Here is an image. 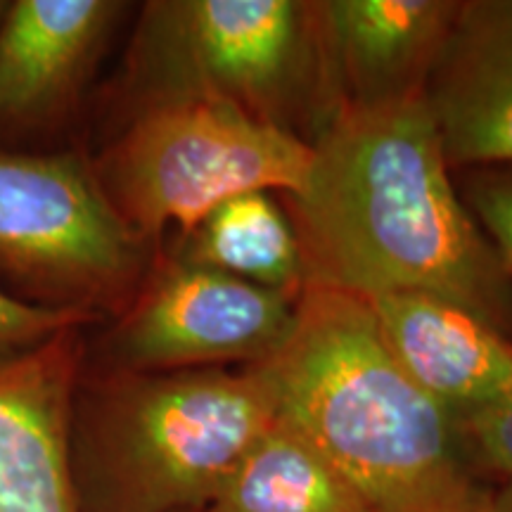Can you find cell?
<instances>
[{
    "label": "cell",
    "instance_id": "cell-11",
    "mask_svg": "<svg viewBox=\"0 0 512 512\" xmlns=\"http://www.w3.org/2000/svg\"><path fill=\"white\" fill-rule=\"evenodd\" d=\"M425 100L451 169L512 164V0H460Z\"/></svg>",
    "mask_w": 512,
    "mask_h": 512
},
{
    "label": "cell",
    "instance_id": "cell-7",
    "mask_svg": "<svg viewBox=\"0 0 512 512\" xmlns=\"http://www.w3.org/2000/svg\"><path fill=\"white\" fill-rule=\"evenodd\" d=\"M297 299L245 283L176 252L157 254L105 332H86L83 368L119 373L256 366L294 323Z\"/></svg>",
    "mask_w": 512,
    "mask_h": 512
},
{
    "label": "cell",
    "instance_id": "cell-10",
    "mask_svg": "<svg viewBox=\"0 0 512 512\" xmlns=\"http://www.w3.org/2000/svg\"><path fill=\"white\" fill-rule=\"evenodd\" d=\"M91 328H67L0 363V512H79L67 422Z\"/></svg>",
    "mask_w": 512,
    "mask_h": 512
},
{
    "label": "cell",
    "instance_id": "cell-12",
    "mask_svg": "<svg viewBox=\"0 0 512 512\" xmlns=\"http://www.w3.org/2000/svg\"><path fill=\"white\" fill-rule=\"evenodd\" d=\"M366 302L401 368L456 418L512 392V337L475 311L427 292Z\"/></svg>",
    "mask_w": 512,
    "mask_h": 512
},
{
    "label": "cell",
    "instance_id": "cell-2",
    "mask_svg": "<svg viewBox=\"0 0 512 512\" xmlns=\"http://www.w3.org/2000/svg\"><path fill=\"white\" fill-rule=\"evenodd\" d=\"M252 368L275 420L318 448L377 512H477L494 498L456 415L401 368L366 299L309 285L290 335Z\"/></svg>",
    "mask_w": 512,
    "mask_h": 512
},
{
    "label": "cell",
    "instance_id": "cell-15",
    "mask_svg": "<svg viewBox=\"0 0 512 512\" xmlns=\"http://www.w3.org/2000/svg\"><path fill=\"white\" fill-rule=\"evenodd\" d=\"M472 467L486 484H512V392L456 418Z\"/></svg>",
    "mask_w": 512,
    "mask_h": 512
},
{
    "label": "cell",
    "instance_id": "cell-16",
    "mask_svg": "<svg viewBox=\"0 0 512 512\" xmlns=\"http://www.w3.org/2000/svg\"><path fill=\"white\" fill-rule=\"evenodd\" d=\"M460 197L512 278V164L467 169Z\"/></svg>",
    "mask_w": 512,
    "mask_h": 512
},
{
    "label": "cell",
    "instance_id": "cell-4",
    "mask_svg": "<svg viewBox=\"0 0 512 512\" xmlns=\"http://www.w3.org/2000/svg\"><path fill=\"white\" fill-rule=\"evenodd\" d=\"M121 93L126 112L171 98L223 100L299 138L309 121L311 140L330 114L313 3H145Z\"/></svg>",
    "mask_w": 512,
    "mask_h": 512
},
{
    "label": "cell",
    "instance_id": "cell-17",
    "mask_svg": "<svg viewBox=\"0 0 512 512\" xmlns=\"http://www.w3.org/2000/svg\"><path fill=\"white\" fill-rule=\"evenodd\" d=\"M95 323H100V320L83 316V313L50 311L24 304L0 290V363L27 354L38 344L55 337L57 332L76 328V325L91 328Z\"/></svg>",
    "mask_w": 512,
    "mask_h": 512
},
{
    "label": "cell",
    "instance_id": "cell-5",
    "mask_svg": "<svg viewBox=\"0 0 512 512\" xmlns=\"http://www.w3.org/2000/svg\"><path fill=\"white\" fill-rule=\"evenodd\" d=\"M119 136L93 162L126 226L157 245L190 233L242 192L292 195L309 169V140L211 98H171L126 112Z\"/></svg>",
    "mask_w": 512,
    "mask_h": 512
},
{
    "label": "cell",
    "instance_id": "cell-20",
    "mask_svg": "<svg viewBox=\"0 0 512 512\" xmlns=\"http://www.w3.org/2000/svg\"><path fill=\"white\" fill-rule=\"evenodd\" d=\"M8 3H10V0H0V19H3L5 10H8Z\"/></svg>",
    "mask_w": 512,
    "mask_h": 512
},
{
    "label": "cell",
    "instance_id": "cell-19",
    "mask_svg": "<svg viewBox=\"0 0 512 512\" xmlns=\"http://www.w3.org/2000/svg\"><path fill=\"white\" fill-rule=\"evenodd\" d=\"M477 512H505V508H503V505H501V501H498V496L494 494V498H491V503L486 505V508L477 510Z\"/></svg>",
    "mask_w": 512,
    "mask_h": 512
},
{
    "label": "cell",
    "instance_id": "cell-6",
    "mask_svg": "<svg viewBox=\"0 0 512 512\" xmlns=\"http://www.w3.org/2000/svg\"><path fill=\"white\" fill-rule=\"evenodd\" d=\"M152 245L117 214L76 150H0V290L95 320L124 311Z\"/></svg>",
    "mask_w": 512,
    "mask_h": 512
},
{
    "label": "cell",
    "instance_id": "cell-14",
    "mask_svg": "<svg viewBox=\"0 0 512 512\" xmlns=\"http://www.w3.org/2000/svg\"><path fill=\"white\" fill-rule=\"evenodd\" d=\"M207 512H377L318 448L273 420Z\"/></svg>",
    "mask_w": 512,
    "mask_h": 512
},
{
    "label": "cell",
    "instance_id": "cell-8",
    "mask_svg": "<svg viewBox=\"0 0 512 512\" xmlns=\"http://www.w3.org/2000/svg\"><path fill=\"white\" fill-rule=\"evenodd\" d=\"M128 3L10 0L0 19V138L57 131L79 107Z\"/></svg>",
    "mask_w": 512,
    "mask_h": 512
},
{
    "label": "cell",
    "instance_id": "cell-1",
    "mask_svg": "<svg viewBox=\"0 0 512 512\" xmlns=\"http://www.w3.org/2000/svg\"><path fill=\"white\" fill-rule=\"evenodd\" d=\"M309 145L285 195L309 285L437 294L512 337V278L453 183L425 95L335 107Z\"/></svg>",
    "mask_w": 512,
    "mask_h": 512
},
{
    "label": "cell",
    "instance_id": "cell-3",
    "mask_svg": "<svg viewBox=\"0 0 512 512\" xmlns=\"http://www.w3.org/2000/svg\"><path fill=\"white\" fill-rule=\"evenodd\" d=\"M275 420L252 366L169 373L83 368L67 422L79 512H207Z\"/></svg>",
    "mask_w": 512,
    "mask_h": 512
},
{
    "label": "cell",
    "instance_id": "cell-13",
    "mask_svg": "<svg viewBox=\"0 0 512 512\" xmlns=\"http://www.w3.org/2000/svg\"><path fill=\"white\" fill-rule=\"evenodd\" d=\"M171 252L292 299L309 285L290 211L271 190L242 192L221 202L181 235Z\"/></svg>",
    "mask_w": 512,
    "mask_h": 512
},
{
    "label": "cell",
    "instance_id": "cell-18",
    "mask_svg": "<svg viewBox=\"0 0 512 512\" xmlns=\"http://www.w3.org/2000/svg\"><path fill=\"white\" fill-rule=\"evenodd\" d=\"M496 496L501 505L505 508V512H512V484L505 486H496Z\"/></svg>",
    "mask_w": 512,
    "mask_h": 512
},
{
    "label": "cell",
    "instance_id": "cell-9",
    "mask_svg": "<svg viewBox=\"0 0 512 512\" xmlns=\"http://www.w3.org/2000/svg\"><path fill=\"white\" fill-rule=\"evenodd\" d=\"M458 0L313 3L330 112L425 95Z\"/></svg>",
    "mask_w": 512,
    "mask_h": 512
}]
</instances>
